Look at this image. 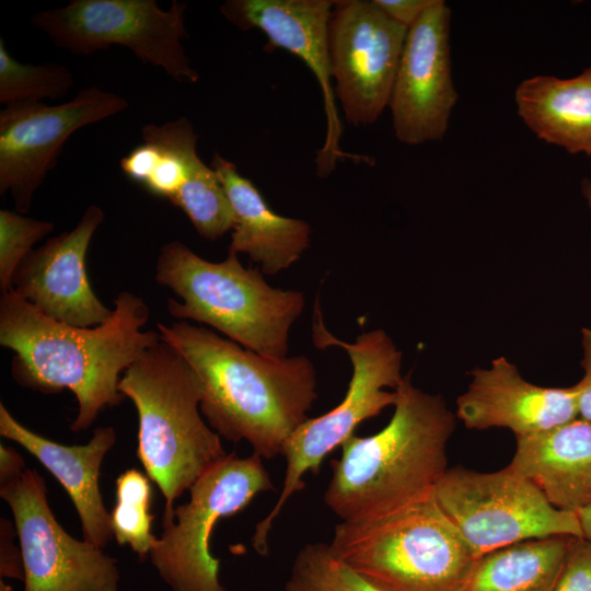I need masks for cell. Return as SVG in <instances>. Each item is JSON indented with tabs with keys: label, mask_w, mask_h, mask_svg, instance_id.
I'll list each match as a JSON object with an SVG mask.
<instances>
[{
	"label": "cell",
	"mask_w": 591,
	"mask_h": 591,
	"mask_svg": "<svg viewBox=\"0 0 591 591\" xmlns=\"http://www.w3.org/2000/svg\"><path fill=\"white\" fill-rule=\"evenodd\" d=\"M155 281L182 300H167L173 317L205 323L262 356L288 357L289 332L303 313L305 297L273 288L262 271L244 267L237 253L229 251L213 263L181 241H170L158 256Z\"/></svg>",
	"instance_id": "5"
},
{
	"label": "cell",
	"mask_w": 591,
	"mask_h": 591,
	"mask_svg": "<svg viewBox=\"0 0 591 591\" xmlns=\"http://www.w3.org/2000/svg\"><path fill=\"white\" fill-rule=\"evenodd\" d=\"M128 101L97 86L58 105L22 101L0 112V194L10 193L24 215L61 148L77 130L126 111Z\"/></svg>",
	"instance_id": "11"
},
{
	"label": "cell",
	"mask_w": 591,
	"mask_h": 591,
	"mask_svg": "<svg viewBox=\"0 0 591 591\" xmlns=\"http://www.w3.org/2000/svg\"><path fill=\"white\" fill-rule=\"evenodd\" d=\"M118 390L137 409V456L165 499L163 524L171 523L176 498L229 454L200 416V379L160 340L124 372Z\"/></svg>",
	"instance_id": "4"
},
{
	"label": "cell",
	"mask_w": 591,
	"mask_h": 591,
	"mask_svg": "<svg viewBox=\"0 0 591 591\" xmlns=\"http://www.w3.org/2000/svg\"><path fill=\"white\" fill-rule=\"evenodd\" d=\"M142 142L119 162L123 173L154 196L171 200L205 165L190 120L178 117L141 129Z\"/></svg>",
	"instance_id": "22"
},
{
	"label": "cell",
	"mask_w": 591,
	"mask_h": 591,
	"mask_svg": "<svg viewBox=\"0 0 591 591\" xmlns=\"http://www.w3.org/2000/svg\"><path fill=\"white\" fill-rule=\"evenodd\" d=\"M210 166L234 213L229 251L246 254L266 275L278 274L299 260L310 245V224L276 213L253 182L218 152Z\"/></svg>",
	"instance_id": "19"
},
{
	"label": "cell",
	"mask_w": 591,
	"mask_h": 591,
	"mask_svg": "<svg viewBox=\"0 0 591 591\" xmlns=\"http://www.w3.org/2000/svg\"><path fill=\"white\" fill-rule=\"evenodd\" d=\"M151 479L136 468L121 473L116 479V503L111 511L113 535L119 545H129L143 559L154 547L158 537L152 533L154 515Z\"/></svg>",
	"instance_id": "24"
},
{
	"label": "cell",
	"mask_w": 591,
	"mask_h": 591,
	"mask_svg": "<svg viewBox=\"0 0 591 591\" xmlns=\"http://www.w3.org/2000/svg\"><path fill=\"white\" fill-rule=\"evenodd\" d=\"M570 537L530 540L482 556L466 591H554Z\"/></svg>",
	"instance_id": "23"
},
{
	"label": "cell",
	"mask_w": 591,
	"mask_h": 591,
	"mask_svg": "<svg viewBox=\"0 0 591 591\" xmlns=\"http://www.w3.org/2000/svg\"><path fill=\"white\" fill-rule=\"evenodd\" d=\"M22 552L24 591H118L116 559L68 534L56 520L44 478L26 468L0 485Z\"/></svg>",
	"instance_id": "13"
},
{
	"label": "cell",
	"mask_w": 591,
	"mask_h": 591,
	"mask_svg": "<svg viewBox=\"0 0 591 591\" xmlns=\"http://www.w3.org/2000/svg\"><path fill=\"white\" fill-rule=\"evenodd\" d=\"M312 338L318 349L343 348L352 364V375L343 401L327 413L308 418L286 441L285 478L280 495L267 515L255 526L252 544L268 554V536L274 521L292 495L303 490L304 475L317 474L325 457L352 434L364 420L374 418L396 401L395 389L403 380L402 352L383 329L363 332L355 343L332 335L324 325L320 303H315Z\"/></svg>",
	"instance_id": "7"
},
{
	"label": "cell",
	"mask_w": 591,
	"mask_h": 591,
	"mask_svg": "<svg viewBox=\"0 0 591 591\" xmlns=\"http://www.w3.org/2000/svg\"><path fill=\"white\" fill-rule=\"evenodd\" d=\"M15 526L7 519L0 520V575L1 578L24 580V566L21 548L14 545Z\"/></svg>",
	"instance_id": "30"
},
{
	"label": "cell",
	"mask_w": 591,
	"mask_h": 591,
	"mask_svg": "<svg viewBox=\"0 0 591 591\" xmlns=\"http://www.w3.org/2000/svg\"><path fill=\"white\" fill-rule=\"evenodd\" d=\"M114 305L103 324L78 327L44 315L13 290L1 293L0 344L14 352L12 378L45 394L71 391L79 404L74 432L123 402L120 374L161 340L158 331H141L150 315L141 297L121 291Z\"/></svg>",
	"instance_id": "1"
},
{
	"label": "cell",
	"mask_w": 591,
	"mask_h": 591,
	"mask_svg": "<svg viewBox=\"0 0 591 591\" xmlns=\"http://www.w3.org/2000/svg\"><path fill=\"white\" fill-rule=\"evenodd\" d=\"M395 22L409 28L436 0H372Z\"/></svg>",
	"instance_id": "31"
},
{
	"label": "cell",
	"mask_w": 591,
	"mask_h": 591,
	"mask_svg": "<svg viewBox=\"0 0 591 591\" xmlns=\"http://www.w3.org/2000/svg\"><path fill=\"white\" fill-rule=\"evenodd\" d=\"M451 10L436 2L408 28L389 108L404 144L440 141L459 99L452 78Z\"/></svg>",
	"instance_id": "14"
},
{
	"label": "cell",
	"mask_w": 591,
	"mask_h": 591,
	"mask_svg": "<svg viewBox=\"0 0 591 591\" xmlns=\"http://www.w3.org/2000/svg\"><path fill=\"white\" fill-rule=\"evenodd\" d=\"M285 591H385L367 581L331 549L328 543L305 544L296 555Z\"/></svg>",
	"instance_id": "25"
},
{
	"label": "cell",
	"mask_w": 591,
	"mask_h": 591,
	"mask_svg": "<svg viewBox=\"0 0 591 591\" xmlns=\"http://www.w3.org/2000/svg\"><path fill=\"white\" fill-rule=\"evenodd\" d=\"M0 591H11V588L8 584L3 583L2 579L0 581Z\"/></svg>",
	"instance_id": "36"
},
{
	"label": "cell",
	"mask_w": 591,
	"mask_h": 591,
	"mask_svg": "<svg viewBox=\"0 0 591 591\" xmlns=\"http://www.w3.org/2000/svg\"><path fill=\"white\" fill-rule=\"evenodd\" d=\"M509 466L532 480L558 509L591 503V422L576 419L515 438Z\"/></svg>",
	"instance_id": "20"
},
{
	"label": "cell",
	"mask_w": 591,
	"mask_h": 591,
	"mask_svg": "<svg viewBox=\"0 0 591 591\" xmlns=\"http://www.w3.org/2000/svg\"><path fill=\"white\" fill-rule=\"evenodd\" d=\"M0 434L22 445L56 477L78 512L83 540L104 548L114 535L99 480L103 460L116 441L114 428H96L86 444L65 445L27 429L1 403Z\"/></svg>",
	"instance_id": "18"
},
{
	"label": "cell",
	"mask_w": 591,
	"mask_h": 591,
	"mask_svg": "<svg viewBox=\"0 0 591 591\" xmlns=\"http://www.w3.org/2000/svg\"><path fill=\"white\" fill-rule=\"evenodd\" d=\"M333 0H228L221 14L242 31L257 28L267 37L265 49H285L298 56L316 77L323 92L326 136L317 153L318 176L329 175L341 158L364 159L340 149L343 132L334 93L328 49Z\"/></svg>",
	"instance_id": "15"
},
{
	"label": "cell",
	"mask_w": 591,
	"mask_h": 591,
	"mask_svg": "<svg viewBox=\"0 0 591 591\" xmlns=\"http://www.w3.org/2000/svg\"><path fill=\"white\" fill-rule=\"evenodd\" d=\"M200 379V412L231 442L247 441L263 459L282 455L317 398L316 371L304 355L269 358L186 321L158 323Z\"/></svg>",
	"instance_id": "2"
},
{
	"label": "cell",
	"mask_w": 591,
	"mask_h": 591,
	"mask_svg": "<svg viewBox=\"0 0 591 591\" xmlns=\"http://www.w3.org/2000/svg\"><path fill=\"white\" fill-rule=\"evenodd\" d=\"M407 31L372 0H334L328 22L332 78L350 125L373 124L389 106Z\"/></svg>",
	"instance_id": "12"
},
{
	"label": "cell",
	"mask_w": 591,
	"mask_h": 591,
	"mask_svg": "<svg viewBox=\"0 0 591 591\" xmlns=\"http://www.w3.org/2000/svg\"><path fill=\"white\" fill-rule=\"evenodd\" d=\"M104 211L90 205L77 225L34 248L16 269L12 290L44 315L78 327L106 322L105 306L90 285L85 257Z\"/></svg>",
	"instance_id": "16"
},
{
	"label": "cell",
	"mask_w": 591,
	"mask_h": 591,
	"mask_svg": "<svg viewBox=\"0 0 591 591\" xmlns=\"http://www.w3.org/2000/svg\"><path fill=\"white\" fill-rule=\"evenodd\" d=\"M456 399V417L468 429L507 428L515 438L549 430L579 416L576 385L545 387L524 380L505 357L476 368Z\"/></svg>",
	"instance_id": "17"
},
{
	"label": "cell",
	"mask_w": 591,
	"mask_h": 591,
	"mask_svg": "<svg viewBox=\"0 0 591 591\" xmlns=\"http://www.w3.org/2000/svg\"><path fill=\"white\" fill-rule=\"evenodd\" d=\"M581 193L591 209V179L588 177H584L581 182Z\"/></svg>",
	"instance_id": "35"
},
{
	"label": "cell",
	"mask_w": 591,
	"mask_h": 591,
	"mask_svg": "<svg viewBox=\"0 0 591 591\" xmlns=\"http://www.w3.org/2000/svg\"><path fill=\"white\" fill-rule=\"evenodd\" d=\"M25 462L22 455L13 448L0 445V485L8 484L20 477L24 471Z\"/></svg>",
	"instance_id": "33"
},
{
	"label": "cell",
	"mask_w": 591,
	"mask_h": 591,
	"mask_svg": "<svg viewBox=\"0 0 591 591\" xmlns=\"http://www.w3.org/2000/svg\"><path fill=\"white\" fill-rule=\"evenodd\" d=\"M187 4L173 0L162 10L155 0H71L35 13L31 23L53 44L88 56L118 45L178 82L199 79L183 44Z\"/></svg>",
	"instance_id": "10"
},
{
	"label": "cell",
	"mask_w": 591,
	"mask_h": 591,
	"mask_svg": "<svg viewBox=\"0 0 591 591\" xmlns=\"http://www.w3.org/2000/svg\"><path fill=\"white\" fill-rule=\"evenodd\" d=\"M576 513L580 522L582 537L591 543V503L578 510Z\"/></svg>",
	"instance_id": "34"
},
{
	"label": "cell",
	"mask_w": 591,
	"mask_h": 591,
	"mask_svg": "<svg viewBox=\"0 0 591 591\" xmlns=\"http://www.w3.org/2000/svg\"><path fill=\"white\" fill-rule=\"evenodd\" d=\"M74 84L72 71L59 63H22L7 50L0 38V103L60 99Z\"/></svg>",
	"instance_id": "26"
},
{
	"label": "cell",
	"mask_w": 591,
	"mask_h": 591,
	"mask_svg": "<svg viewBox=\"0 0 591 591\" xmlns=\"http://www.w3.org/2000/svg\"><path fill=\"white\" fill-rule=\"evenodd\" d=\"M514 101L519 117L540 140L570 154L591 155V66L569 79H525Z\"/></svg>",
	"instance_id": "21"
},
{
	"label": "cell",
	"mask_w": 591,
	"mask_h": 591,
	"mask_svg": "<svg viewBox=\"0 0 591 591\" xmlns=\"http://www.w3.org/2000/svg\"><path fill=\"white\" fill-rule=\"evenodd\" d=\"M328 544L385 591H466L480 558L433 495L384 517L340 521Z\"/></svg>",
	"instance_id": "6"
},
{
	"label": "cell",
	"mask_w": 591,
	"mask_h": 591,
	"mask_svg": "<svg viewBox=\"0 0 591 591\" xmlns=\"http://www.w3.org/2000/svg\"><path fill=\"white\" fill-rule=\"evenodd\" d=\"M395 392L389 424L368 437L352 434L331 462L324 502L341 521L384 517L427 499L448 470L453 413L440 395L415 387L410 373Z\"/></svg>",
	"instance_id": "3"
},
{
	"label": "cell",
	"mask_w": 591,
	"mask_h": 591,
	"mask_svg": "<svg viewBox=\"0 0 591 591\" xmlns=\"http://www.w3.org/2000/svg\"><path fill=\"white\" fill-rule=\"evenodd\" d=\"M171 202L181 208L197 233L210 241L234 228L231 202L211 166L204 165Z\"/></svg>",
	"instance_id": "27"
},
{
	"label": "cell",
	"mask_w": 591,
	"mask_h": 591,
	"mask_svg": "<svg viewBox=\"0 0 591 591\" xmlns=\"http://www.w3.org/2000/svg\"><path fill=\"white\" fill-rule=\"evenodd\" d=\"M54 223L25 217L18 211L0 210V289L12 290L13 276L33 246L51 233Z\"/></svg>",
	"instance_id": "28"
},
{
	"label": "cell",
	"mask_w": 591,
	"mask_h": 591,
	"mask_svg": "<svg viewBox=\"0 0 591 591\" xmlns=\"http://www.w3.org/2000/svg\"><path fill=\"white\" fill-rule=\"evenodd\" d=\"M581 333L583 376L575 384L578 393V417L591 422V328H582Z\"/></svg>",
	"instance_id": "32"
},
{
	"label": "cell",
	"mask_w": 591,
	"mask_h": 591,
	"mask_svg": "<svg viewBox=\"0 0 591 591\" xmlns=\"http://www.w3.org/2000/svg\"><path fill=\"white\" fill-rule=\"evenodd\" d=\"M263 457L229 453L189 488L190 498L174 509V520L150 552L152 565L172 591H225L219 559L210 553L217 523L243 511L260 493L274 490Z\"/></svg>",
	"instance_id": "9"
},
{
	"label": "cell",
	"mask_w": 591,
	"mask_h": 591,
	"mask_svg": "<svg viewBox=\"0 0 591 591\" xmlns=\"http://www.w3.org/2000/svg\"><path fill=\"white\" fill-rule=\"evenodd\" d=\"M433 497L478 557L530 540L582 537L576 512L553 506L509 465L486 473L448 468Z\"/></svg>",
	"instance_id": "8"
},
{
	"label": "cell",
	"mask_w": 591,
	"mask_h": 591,
	"mask_svg": "<svg viewBox=\"0 0 591 591\" xmlns=\"http://www.w3.org/2000/svg\"><path fill=\"white\" fill-rule=\"evenodd\" d=\"M554 591H591V543L586 538L570 537Z\"/></svg>",
	"instance_id": "29"
}]
</instances>
